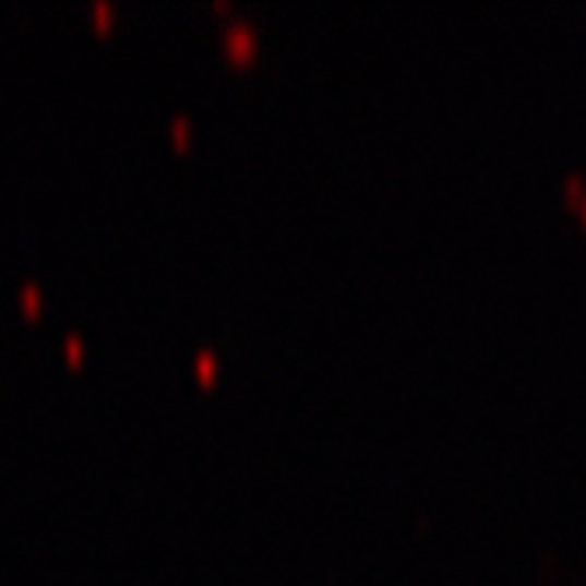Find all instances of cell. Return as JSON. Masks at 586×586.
Wrapping results in <instances>:
<instances>
[]
</instances>
